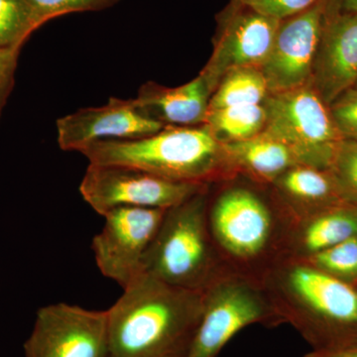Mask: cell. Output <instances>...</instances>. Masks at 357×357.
<instances>
[{"label": "cell", "instance_id": "cell-16", "mask_svg": "<svg viewBox=\"0 0 357 357\" xmlns=\"http://www.w3.org/2000/svg\"><path fill=\"white\" fill-rule=\"evenodd\" d=\"M269 188L290 223L344 203L328 170L314 167H292Z\"/></svg>", "mask_w": 357, "mask_h": 357}, {"label": "cell", "instance_id": "cell-20", "mask_svg": "<svg viewBox=\"0 0 357 357\" xmlns=\"http://www.w3.org/2000/svg\"><path fill=\"white\" fill-rule=\"evenodd\" d=\"M264 105H243L208 110L204 124L223 144L250 139L264 131Z\"/></svg>", "mask_w": 357, "mask_h": 357}, {"label": "cell", "instance_id": "cell-13", "mask_svg": "<svg viewBox=\"0 0 357 357\" xmlns=\"http://www.w3.org/2000/svg\"><path fill=\"white\" fill-rule=\"evenodd\" d=\"M56 126L61 149L77 152L98 141L136 139L165 128L143 114L133 98H110L102 107H86L61 117Z\"/></svg>", "mask_w": 357, "mask_h": 357}, {"label": "cell", "instance_id": "cell-4", "mask_svg": "<svg viewBox=\"0 0 357 357\" xmlns=\"http://www.w3.org/2000/svg\"><path fill=\"white\" fill-rule=\"evenodd\" d=\"M79 153L89 164L131 167L188 184L211 185L236 176L225 144L204 123L165 126L136 139L98 141Z\"/></svg>", "mask_w": 357, "mask_h": 357}, {"label": "cell", "instance_id": "cell-17", "mask_svg": "<svg viewBox=\"0 0 357 357\" xmlns=\"http://www.w3.org/2000/svg\"><path fill=\"white\" fill-rule=\"evenodd\" d=\"M357 236V206L340 203L290 225L287 256L307 258Z\"/></svg>", "mask_w": 357, "mask_h": 357}, {"label": "cell", "instance_id": "cell-9", "mask_svg": "<svg viewBox=\"0 0 357 357\" xmlns=\"http://www.w3.org/2000/svg\"><path fill=\"white\" fill-rule=\"evenodd\" d=\"M25 357H109L107 311L57 303L38 310Z\"/></svg>", "mask_w": 357, "mask_h": 357}, {"label": "cell", "instance_id": "cell-26", "mask_svg": "<svg viewBox=\"0 0 357 357\" xmlns=\"http://www.w3.org/2000/svg\"><path fill=\"white\" fill-rule=\"evenodd\" d=\"M256 13L275 20H284L307 10L319 0H238Z\"/></svg>", "mask_w": 357, "mask_h": 357}, {"label": "cell", "instance_id": "cell-1", "mask_svg": "<svg viewBox=\"0 0 357 357\" xmlns=\"http://www.w3.org/2000/svg\"><path fill=\"white\" fill-rule=\"evenodd\" d=\"M204 310V292L146 273L107 310L109 357H187Z\"/></svg>", "mask_w": 357, "mask_h": 357}, {"label": "cell", "instance_id": "cell-12", "mask_svg": "<svg viewBox=\"0 0 357 357\" xmlns=\"http://www.w3.org/2000/svg\"><path fill=\"white\" fill-rule=\"evenodd\" d=\"M326 16V0L281 20L261 69L270 93L311 83L312 67Z\"/></svg>", "mask_w": 357, "mask_h": 357}, {"label": "cell", "instance_id": "cell-5", "mask_svg": "<svg viewBox=\"0 0 357 357\" xmlns=\"http://www.w3.org/2000/svg\"><path fill=\"white\" fill-rule=\"evenodd\" d=\"M208 187L167 210L144 256V273L174 287L204 292L229 270L208 231Z\"/></svg>", "mask_w": 357, "mask_h": 357}, {"label": "cell", "instance_id": "cell-10", "mask_svg": "<svg viewBox=\"0 0 357 357\" xmlns=\"http://www.w3.org/2000/svg\"><path fill=\"white\" fill-rule=\"evenodd\" d=\"M167 210L117 208L103 215L102 231L93 238L91 249L100 273L122 289L143 271V260Z\"/></svg>", "mask_w": 357, "mask_h": 357}, {"label": "cell", "instance_id": "cell-3", "mask_svg": "<svg viewBox=\"0 0 357 357\" xmlns=\"http://www.w3.org/2000/svg\"><path fill=\"white\" fill-rule=\"evenodd\" d=\"M268 297L312 351L357 347V287L286 256L262 277Z\"/></svg>", "mask_w": 357, "mask_h": 357}, {"label": "cell", "instance_id": "cell-22", "mask_svg": "<svg viewBox=\"0 0 357 357\" xmlns=\"http://www.w3.org/2000/svg\"><path fill=\"white\" fill-rule=\"evenodd\" d=\"M300 259L337 280L357 287V236Z\"/></svg>", "mask_w": 357, "mask_h": 357}, {"label": "cell", "instance_id": "cell-27", "mask_svg": "<svg viewBox=\"0 0 357 357\" xmlns=\"http://www.w3.org/2000/svg\"><path fill=\"white\" fill-rule=\"evenodd\" d=\"M20 48H0V119L15 84Z\"/></svg>", "mask_w": 357, "mask_h": 357}, {"label": "cell", "instance_id": "cell-15", "mask_svg": "<svg viewBox=\"0 0 357 357\" xmlns=\"http://www.w3.org/2000/svg\"><path fill=\"white\" fill-rule=\"evenodd\" d=\"M213 93L208 79L199 73L176 88L149 82L141 86L133 100L143 114L165 126H196L204 123Z\"/></svg>", "mask_w": 357, "mask_h": 357}, {"label": "cell", "instance_id": "cell-14", "mask_svg": "<svg viewBox=\"0 0 357 357\" xmlns=\"http://www.w3.org/2000/svg\"><path fill=\"white\" fill-rule=\"evenodd\" d=\"M357 83V14L326 13L311 84L328 107Z\"/></svg>", "mask_w": 357, "mask_h": 357}, {"label": "cell", "instance_id": "cell-2", "mask_svg": "<svg viewBox=\"0 0 357 357\" xmlns=\"http://www.w3.org/2000/svg\"><path fill=\"white\" fill-rule=\"evenodd\" d=\"M239 176L220 181L213 194L208 187L206 222L225 267L260 281L287 256L291 223L270 188L264 194L265 185Z\"/></svg>", "mask_w": 357, "mask_h": 357}, {"label": "cell", "instance_id": "cell-19", "mask_svg": "<svg viewBox=\"0 0 357 357\" xmlns=\"http://www.w3.org/2000/svg\"><path fill=\"white\" fill-rule=\"evenodd\" d=\"M270 95L261 69L243 67L229 70L213 91L210 109L263 105Z\"/></svg>", "mask_w": 357, "mask_h": 357}, {"label": "cell", "instance_id": "cell-24", "mask_svg": "<svg viewBox=\"0 0 357 357\" xmlns=\"http://www.w3.org/2000/svg\"><path fill=\"white\" fill-rule=\"evenodd\" d=\"M121 0H26L38 28L70 13H91L112 8Z\"/></svg>", "mask_w": 357, "mask_h": 357}, {"label": "cell", "instance_id": "cell-18", "mask_svg": "<svg viewBox=\"0 0 357 357\" xmlns=\"http://www.w3.org/2000/svg\"><path fill=\"white\" fill-rule=\"evenodd\" d=\"M225 146L236 175L265 187H270L289 169L300 165L287 146L264 132Z\"/></svg>", "mask_w": 357, "mask_h": 357}, {"label": "cell", "instance_id": "cell-21", "mask_svg": "<svg viewBox=\"0 0 357 357\" xmlns=\"http://www.w3.org/2000/svg\"><path fill=\"white\" fill-rule=\"evenodd\" d=\"M37 29L26 0H0V48H22Z\"/></svg>", "mask_w": 357, "mask_h": 357}, {"label": "cell", "instance_id": "cell-6", "mask_svg": "<svg viewBox=\"0 0 357 357\" xmlns=\"http://www.w3.org/2000/svg\"><path fill=\"white\" fill-rule=\"evenodd\" d=\"M283 324L261 281L227 270L204 291L203 314L187 357H218L243 328Z\"/></svg>", "mask_w": 357, "mask_h": 357}, {"label": "cell", "instance_id": "cell-11", "mask_svg": "<svg viewBox=\"0 0 357 357\" xmlns=\"http://www.w3.org/2000/svg\"><path fill=\"white\" fill-rule=\"evenodd\" d=\"M280 22L231 0L220 16L213 54L201 72L213 91L229 70L261 67Z\"/></svg>", "mask_w": 357, "mask_h": 357}, {"label": "cell", "instance_id": "cell-8", "mask_svg": "<svg viewBox=\"0 0 357 357\" xmlns=\"http://www.w3.org/2000/svg\"><path fill=\"white\" fill-rule=\"evenodd\" d=\"M208 185L175 182L128 166L89 164L79 192L103 217L124 206L169 210Z\"/></svg>", "mask_w": 357, "mask_h": 357}, {"label": "cell", "instance_id": "cell-28", "mask_svg": "<svg viewBox=\"0 0 357 357\" xmlns=\"http://www.w3.org/2000/svg\"><path fill=\"white\" fill-rule=\"evenodd\" d=\"M326 13L357 14V0H326Z\"/></svg>", "mask_w": 357, "mask_h": 357}, {"label": "cell", "instance_id": "cell-29", "mask_svg": "<svg viewBox=\"0 0 357 357\" xmlns=\"http://www.w3.org/2000/svg\"><path fill=\"white\" fill-rule=\"evenodd\" d=\"M304 357H357V347L331 351H312Z\"/></svg>", "mask_w": 357, "mask_h": 357}, {"label": "cell", "instance_id": "cell-25", "mask_svg": "<svg viewBox=\"0 0 357 357\" xmlns=\"http://www.w3.org/2000/svg\"><path fill=\"white\" fill-rule=\"evenodd\" d=\"M328 109L344 139L357 141V88L347 89Z\"/></svg>", "mask_w": 357, "mask_h": 357}, {"label": "cell", "instance_id": "cell-23", "mask_svg": "<svg viewBox=\"0 0 357 357\" xmlns=\"http://www.w3.org/2000/svg\"><path fill=\"white\" fill-rule=\"evenodd\" d=\"M328 172L342 201L357 206V141L340 142Z\"/></svg>", "mask_w": 357, "mask_h": 357}, {"label": "cell", "instance_id": "cell-7", "mask_svg": "<svg viewBox=\"0 0 357 357\" xmlns=\"http://www.w3.org/2000/svg\"><path fill=\"white\" fill-rule=\"evenodd\" d=\"M263 105L267 114L263 132L287 146L300 165L330 169L344 137L311 84L270 93Z\"/></svg>", "mask_w": 357, "mask_h": 357}, {"label": "cell", "instance_id": "cell-30", "mask_svg": "<svg viewBox=\"0 0 357 357\" xmlns=\"http://www.w3.org/2000/svg\"><path fill=\"white\" fill-rule=\"evenodd\" d=\"M356 88H357V83H356Z\"/></svg>", "mask_w": 357, "mask_h": 357}]
</instances>
